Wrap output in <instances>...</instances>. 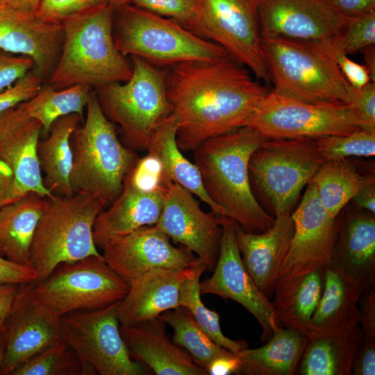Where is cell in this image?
<instances>
[{
    "mask_svg": "<svg viewBox=\"0 0 375 375\" xmlns=\"http://www.w3.org/2000/svg\"><path fill=\"white\" fill-rule=\"evenodd\" d=\"M190 267L152 269L133 281L117 308L120 324H137L178 306L179 292Z\"/></svg>",
    "mask_w": 375,
    "mask_h": 375,
    "instance_id": "cell-25",
    "label": "cell"
},
{
    "mask_svg": "<svg viewBox=\"0 0 375 375\" xmlns=\"http://www.w3.org/2000/svg\"><path fill=\"white\" fill-rule=\"evenodd\" d=\"M374 179L373 176L361 174L344 159L325 161L311 182L328 212L338 217L345 205Z\"/></svg>",
    "mask_w": 375,
    "mask_h": 375,
    "instance_id": "cell-33",
    "label": "cell"
},
{
    "mask_svg": "<svg viewBox=\"0 0 375 375\" xmlns=\"http://www.w3.org/2000/svg\"><path fill=\"white\" fill-rule=\"evenodd\" d=\"M131 63L129 80L94 90L103 112L119 126L128 147L146 150L155 128L172 114L165 71L138 56H131Z\"/></svg>",
    "mask_w": 375,
    "mask_h": 375,
    "instance_id": "cell-8",
    "label": "cell"
},
{
    "mask_svg": "<svg viewBox=\"0 0 375 375\" xmlns=\"http://www.w3.org/2000/svg\"><path fill=\"white\" fill-rule=\"evenodd\" d=\"M374 215L354 212L338 221L332 262L362 288L375 283Z\"/></svg>",
    "mask_w": 375,
    "mask_h": 375,
    "instance_id": "cell-27",
    "label": "cell"
},
{
    "mask_svg": "<svg viewBox=\"0 0 375 375\" xmlns=\"http://www.w3.org/2000/svg\"><path fill=\"white\" fill-rule=\"evenodd\" d=\"M129 285L105 261L102 255L62 262L32 285L35 301L60 318L80 310L100 309L121 301Z\"/></svg>",
    "mask_w": 375,
    "mask_h": 375,
    "instance_id": "cell-9",
    "label": "cell"
},
{
    "mask_svg": "<svg viewBox=\"0 0 375 375\" xmlns=\"http://www.w3.org/2000/svg\"><path fill=\"white\" fill-rule=\"evenodd\" d=\"M314 140L324 161L375 155V131L360 129L346 135L325 136Z\"/></svg>",
    "mask_w": 375,
    "mask_h": 375,
    "instance_id": "cell-39",
    "label": "cell"
},
{
    "mask_svg": "<svg viewBox=\"0 0 375 375\" xmlns=\"http://www.w3.org/2000/svg\"><path fill=\"white\" fill-rule=\"evenodd\" d=\"M166 325L159 316L134 324H120L131 358L156 375H207L185 350L169 338Z\"/></svg>",
    "mask_w": 375,
    "mask_h": 375,
    "instance_id": "cell-23",
    "label": "cell"
},
{
    "mask_svg": "<svg viewBox=\"0 0 375 375\" xmlns=\"http://www.w3.org/2000/svg\"><path fill=\"white\" fill-rule=\"evenodd\" d=\"M324 162L314 139H267L251 154L249 174L276 215L290 212Z\"/></svg>",
    "mask_w": 375,
    "mask_h": 375,
    "instance_id": "cell-11",
    "label": "cell"
},
{
    "mask_svg": "<svg viewBox=\"0 0 375 375\" xmlns=\"http://www.w3.org/2000/svg\"><path fill=\"white\" fill-rule=\"evenodd\" d=\"M240 362L235 355L215 358L208 365L206 372L210 375H228L240 374Z\"/></svg>",
    "mask_w": 375,
    "mask_h": 375,
    "instance_id": "cell-53",
    "label": "cell"
},
{
    "mask_svg": "<svg viewBox=\"0 0 375 375\" xmlns=\"http://www.w3.org/2000/svg\"><path fill=\"white\" fill-rule=\"evenodd\" d=\"M46 201L47 197L28 192L0 208L1 256L31 267V247Z\"/></svg>",
    "mask_w": 375,
    "mask_h": 375,
    "instance_id": "cell-29",
    "label": "cell"
},
{
    "mask_svg": "<svg viewBox=\"0 0 375 375\" xmlns=\"http://www.w3.org/2000/svg\"><path fill=\"white\" fill-rule=\"evenodd\" d=\"M291 216L294 233L281 259L276 281L323 270L332 262L338 238V220L322 205L311 181Z\"/></svg>",
    "mask_w": 375,
    "mask_h": 375,
    "instance_id": "cell-14",
    "label": "cell"
},
{
    "mask_svg": "<svg viewBox=\"0 0 375 375\" xmlns=\"http://www.w3.org/2000/svg\"><path fill=\"white\" fill-rule=\"evenodd\" d=\"M275 216L272 226L261 233L246 231L236 224V240L243 264L265 294L273 289L281 259L294 233L290 212Z\"/></svg>",
    "mask_w": 375,
    "mask_h": 375,
    "instance_id": "cell-26",
    "label": "cell"
},
{
    "mask_svg": "<svg viewBox=\"0 0 375 375\" xmlns=\"http://www.w3.org/2000/svg\"><path fill=\"white\" fill-rule=\"evenodd\" d=\"M133 1V0H108V3L110 4L114 9L131 4Z\"/></svg>",
    "mask_w": 375,
    "mask_h": 375,
    "instance_id": "cell-59",
    "label": "cell"
},
{
    "mask_svg": "<svg viewBox=\"0 0 375 375\" xmlns=\"http://www.w3.org/2000/svg\"><path fill=\"white\" fill-rule=\"evenodd\" d=\"M128 175L134 185L142 190H165L163 187L162 165L153 155L148 153L143 158H140Z\"/></svg>",
    "mask_w": 375,
    "mask_h": 375,
    "instance_id": "cell-46",
    "label": "cell"
},
{
    "mask_svg": "<svg viewBox=\"0 0 375 375\" xmlns=\"http://www.w3.org/2000/svg\"><path fill=\"white\" fill-rule=\"evenodd\" d=\"M359 324L362 335L375 338V292L365 288L358 299Z\"/></svg>",
    "mask_w": 375,
    "mask_h": 375,
    "instance_id": "cell-49",
    "label": "cell"
},
{
    "mask_svg": "<svg viewBox=\"0 0 375 375\" xmlns=\"http://www.w3.org/2000/svg\"><path fill=\"white\" fill-rule=\"evenodd\" d=\"M336 47L349 55L360 53L375 44V10L367 14L348 17L340 34L333 40Z\"/></svg>",
    "mask_w": 375,
    "mask_h": 375,
    "instance_id": "cell-40",
    "label": "cell"
},
{
    "mask_svg": "<svg viewBox=\"0 0 375 375\" xmlns=\"http://www.w3.org/2000/svg\"><path fill=\"white\" fill-rule=\"evenodd\" d=\"M307 338V345L300 360L297 374H351L359 343L328 335Z\"/></svg>",
    "mask_w": 375,
    "mask_h": 375,
    "instance_id": "cell-34",
    "label": "cell"
},
{
    "mask_svg": "<svg viewBox=\"0 0 375 375\" xmlns=\"http://www.w3.org/2000/svg\"><path fill=\"white\" fill-rule=\"evenodd\" d=\"M236 224L228 217L224 222L214 272L200 283V293L215 294L240 303L261 326L262 340H268L279 326V322L272 302L256 286L243 264L236 240Z\"/></svg>",
    "mask_w": 375,
    "mask_h": 375,
    "instance_id": "cell-15",
    "label": "cell"
},
{
    "mask_svg": "<svg viewBox=\"0 0 375 375\" xmlns=\"http://www.w3.org/2000/svg\"><path fill=\"white\" fill-rule=\"evenodd\" d=\"M349 104L353 108L362 128L375 131V83L360 88H349Z\"/></svg>",
    "mask_w": 375,
    "mask_h": 375,
    "instance_id": "cell-45",
    "label": "cell"
},
{
    "mask_svg": "<svg viewBox=\"0 0 375 375\" xmlns=\"http://www.w3.org/2000/svg\"><path fill=\"white\" fill-rule=\"evenodd\" d=\"M19 285H0V333L5 329Z\"/></svg>",
    "mask_w": 375,
    "mask_h": 375,
    "instance_id": "cell-54",
    "label": "cell"
},
{
    "mask_svg": "<svg viewBox=\"0 0 375 375\" xmlns=\"http://www.w3.org/2000/svg\"><path fill=\"white\" fill-rule=\"evenodd\" d=\"M114 39L124 55L138 56L166 68L189 61H209L228 55L219 44L205 40L177 22L128 4L115 9Z\"/></svg>",
    "mask_w": 375,
    "mask_h": 375,
    "instance_id": "cell-6",
    "label": "cell"
},
{
    "mask_svg": "<svg viewBox=\"0 0 375 375\" xmlns=\"http://www.w3.org/2000/svg\"><path fill=\"white\" fill-rule=\"evenodd\" d=\"M351 374H375V338L362 335L353 362Z\"/></svg>",
    "mask_w": 375,
    "mask_h": 375,
    "instance_id": "cell-48",
    "label": "cell"
},
{
    "mask_svg": "<svg viewBox=\"0 0 375 375\" xmlns=\"http://www.w3.org/2000/svg\"><path fill=\"white\" fill-rule=\"evenodd\" d=\"M119 302L103 308L74 311L60 317L62 339L79 358L81 375L151 374L129 355L120 332Z\"/></svg>",
    "mask_w": 375,
    "mask_h": 375,
    "instance_id": "cell-10",
    "label": "cell"
},
{
    "mask_svg": "<svg viewBox=\"0 0 375 375\" xmlns=\"http://www.w3.org/2000/svg\"><path fill=\"white\" fill-rule=\"evenodd\" d=\"M83 121L76 113L60 117L51 126L47 138L39 140L37 153L42 181L51 194L63 197L74 194L69 181L73 161L71 138Z\"/></svg>",
    "mask_w": 375,
    "mask_h": 375,
    "instance_id": "cell-30",
    "label": "cell"
},
{
    "mask_svg": "<svg viewBox=\"0 0 375 375\" xmlns=\"http://www.w3.org/2000/svg\"><path fill=\"white\" fill-rule=\"evenodd\" d=\"M5 346H6V332L4 329L0 333V375H1L2 362L3 359Z\"/></svg>",
    "mask_w": 375,
    "mask_h": 375,
    "instance_id": "cell-58",
    "label": "cell"
},
{
    "mask_svg": "<svg viewBox=\"0 0 375 375\" xmlns=\"http://www.w3.org/2000/svg\"><path fill=\"white\" fill-rule=\"evenodd\" d=\"M272 302L278 322L306 335L324 289L323 270L278 279Z\"/></svg>",
    "mask_w": 375,
    "mask_h": 375,
    "instance_id": "cell-32",
    "label": "cell"
},
{
    "mask_svg": "<svg viewBox=\"0 0 375 375\" xmlns=\"http://www.w3.org/2000/svg\"><path fill=\"white\" fill-rule=\"evenodd\" d=\"M36 278V272L32 267L11 262L0 256V285L33 283Z\"/></svg>",
    "mask_w": 375,
    "mask_h": 375,
    "instance_id": "cell-50",
    "label": "cell"
},
{
    "mask_svg": "<svg viewBox=\"0 0 375 375\" xmlns=\"http://www.w3.org/2000/svg\"><path fill=\"white\" fill-rule=\"evenodd\" d=\"M363 56L365 67L369 74L372 82L375 83V47H368L360 51Z\"/></svg>",
    "mask_w": 375,
    "mask_h": 375,
    "instance_id": "cell-57",
    "label": "cell"
},
{
    "mask_svg": "<svg viewBox=\"0 0 375 375\" xmlns=\"http://www.w3.org/2000/svg\"><path fill=\"white\" fill-rule=\"evenodd\" d=\"M43 81L33 69L10 88L0 92V113L33 98L42 88Z\"/></svg>",
    "mask_w": 375,
    "mask_h": 375,
    "instance_id": "cell-44",
    "label": "cell"
},
{
    "mask_svg": "<svg viewBox=\"0 0 375 375\" xmlns=\"http://www.w3.org/2000/svg\"><path fill=\"white\" fill-rule=\"evenodd\" d=\"M43 0H4L12 7L24 12L35 14Z\"/></svg>",
    "mask_w": 375,
    "mask_h": 375,
    "instance_id": "cell-56",
    "label": "cell"
},
{
    "mask_svg": "<svg viewBox=\"0 0 375 375\" xmlns=\"http://www.w3.org/2000/svg\"><path fill=\"white\" fill-rule=\"evenodd\" d=\"M197 35L220 45L258 81L272 84L262 47V0H197Z\"/></svg>",
    "mask_w": 375,
    "mask_h": 375,
    "instance_id": "cell-13",
    "label": "cell"
},
{
    "mask_svg": "<svg viewBox=\"0 0 375 375\" xmlns=\"http://www.w3.org/2000/svg\"><path fill=\"white\" fill-rule=\"evenodd\" d=\"M259 17L262 38L308 43L333 40L348 19L326 0H262Z\"/></svg>",
    "mask_w": 375,
    "mask_h": 375,
    "instance_id": "cell-18",
    "label": "cell"
},
{
    "mask_svg": "<svg viewBox=\"0 0 375 375\" xmlns=\"http://www.w3.org/2000/svg\"><path fill=\"white\" fill-rule=\"evenodd\" d=\"M272 89L313 103L349 104L351 85L337 65L311 43L283 38H262Z\"/></svg>",
    "mask_w": 375,
    "mask_h": 375,
    "instance_id": "cell-7",
    "label": "cell"
},
{
    "mask_svg": "<svg viewBox=\"0 0 375 375\" xmlns=\"http://www.w3.org/2000/svg\"><path fill=\"white\" fill-rule=\"evenodd\" d=\"M86 118L71 138L73 153L70 184L73 192L100 198L110 205L119 196L126 176L140 159L119 140L115 124L103 112L94 90L86 106Z\"/></svg>",
    "mask_w": 375,
    "mask_h": 375,
    "instance_id": "cell-4",
    "label": "cell"
},
{
    "mask_svg": "<svg viewBox=\"0 0 375 375\" xmlns=\"http://www.w3.org/2000/svg\"><path fill=\"white\" fill-rule=\"evenodd\" d=\"M81 372L79 358L62 340L20 365L12 375H81Z\"/></svg>",
    "mask_w": 375,
    "mask_h": 375,
    "instance_id": "cell-38",
    "label": "cell"
},
{
    "mask_svg": "<svg viewBox=\"0 0 375 375\" xmlns=\"http://www.w3.org/2000/svg\"><path fill=\"white\" fill-rule=\"evenodd\" d=\"M63 38L62 24L45 22L0 0V50L32 58L33 69L43 80L58 61Z\"/></svg>",
    "mask_w": 375,
    "mask_h": 375,
    "instance_id": "cell-20",
    "label": "cell"
},
{
    "mask_svg": "<svg viewBox=\"0 0 375 375\" xmlns=\"http://www.w3.org/2000/svg\"><path fill=\"white\" fill-rule=\"evenodd\" d=\"M226 218L204 212L192 193L172 182L165 190L162 212L155 226L213 271Z\"/></svg>",
    "mask_w": 375,
    "mask_h": 375,
    "instance_id": "cell-16",
    "label": "cell"
},
{
    "mask_svg": "<svg viewBox=\"0 0 375 375\" xmlns=\"http://www.w3.org/2000/svg\"><path fill=\"white\" fill-rule=\"evenodd\" d=\"M165 78L172 114L178 123L176 144L185 152L244 126L271 90L229 55L169 66Z\"/></svg>",
    "mask_w": 375,
    "mask_h": 375,
    "instance_id": "cell-1",
    "label": "cell"
},
{
    "mask_svg": "<svg viewBox=\"0 0 375 375\" xmlns=\"http://www.w3.org/2000/svg\"><path fill=\"white\" fill-rule=\"evenodd\" d=\"M92 88L86 85H74L56 90L50 85H42L31 99L18 104L30 117L38 120L42 133L47 136L51 126L58 118L72 113L83 119Z\"/></svg>",
    "mask_w": 375,
    "mask_h": 375,
    "instance_id": "cell-35",
    "label": "cell"
},
{
    "mask_svg": "<svg viewBox=\"0 0 375 375\" xmlns=\"http://www.w3.org/2000/svg\"><path fill=\"white\" fill-rule=\"evenodd\" d=\"M101 249L106 263L128 285L152 269H185L199 259L185 247L172 244L169 237L155 225L112 239Z\"/></svg>",
    "mask_w": 375,
    "mask_h": 375,
    "instance_id": "cell-17",
    "label": "cell"
},
{
    "mask_svg": "<svg viewBox=\"0 0 375 375\" xmlns=\"http://www.w3.org/2000/svg\"><path fill=\"white\" fill-rule=\"evenodd\" d=\"M174 329L173 341L185 350L193 361L206 372L217 358L234 353L218 345L183 306L168 310L159 316Z\"/></svg>",
    "mask_w": 375,
    "mask_h": 375,
    "instance_id": "cell-36",
    "label": "cell"
},
{
    "mask_svg": "<svg viewBox=\"0 0 375 375\" xmlns=\"http://www.w3.org/2000/svg\"><path fill=\"white\" fill-rule=\"evenodd\" d=\"M307 342V337L299 331L278 326L265 345L246 348L236 354L240 362V374H297Z\"/></svg>",
    "mask_w": 375,
    "mask_h": 375,
    "instance_id": "cell-31",
    "label": "cell"
},
{
    "mask_svg": "<svg viewBox=\"0 0 375 375\" xmlns=\"http://www.w3.org/2000/svg\"><path fill=\"white\" fill-rule=\"evenodd\" d=\"M33 283L18 286L5 327L6 346L1 375H12L20 365L63 340L60 318L35 301Z\"/></svg>",
    "mask_w": 375,
    "mask_h": 375,
    "instance_id": "cell-19",
    "label": "cell"
},
{
    "mask_svg": "<svg viewBox=\"0 0 375 375\" xmlns=\"http://www.w3.org/2000/svg\"><path fill=\"white\" fill-rule=\"evenodd\" d=\"M178 128V123L171 114L155 128L146 149L162 165L164 188L172 182L176 183L205 202L212 212L226 217L223 208L207 194L197 167L188 160L179 149L176 140Z\"/></svg>",
    "mask_w": 375,
    "mask_h": 375,
    "instance_id": "cell-28",
    "label": "cell"
},
{
    "mask_svg": "<svg viewBox=\"0 0 375 375\" xmlns=\"http://www.w3.org/2000/svg\"><path fill=\"white\" fill-rule=\"evenodd\" d=\"M11 168L0 159V208L23 196Z\"/></svg>",
    "mask_w": 375,
    "mask_h": 375,
    "instance_id": "cell-51",
    "label": "cell"
},
{
    "mask_svg": "<svg viewBox=\"0 0 375 375\" xmlns=\"http://www.w3.org/2000/svg\"><path fill=\"white\" fill-rule=\"evenodd\" d=\"M360 208L375 213V180L369 182L353 199Z\"/></svg>",
    "mask_w": 375,
    "mask_h": 375,
    "instance_id": "cell-55",
    "label": "cell"
},
{
    "mask_svg": "<svg viewBox=\"0 0 375 375\" xmlns=\"http://www.w3.org/2000/svg\"><path fill=\"white\" fill-rule=\"evenodd\" d=\"M267 139L242 126L209 138L192 151L208 196L248 232L265 231L274 222L256 199L249 174L251 154Z\"/></svg>",
    "mask_w": 375,
    "mask_h": 375,
    "instance_id": "cell-2",
    "label": "cell"
},
{
    "mask_svg": "<svg viewBox=\"0 0 375 375\" xmlns=\"http://www.w3.org/2000/svg\"><path fill=\"white\" fill-rule=\"evenodd\" d=\"M338 12L354 17L375 10V0H326Z\"/></svg>",
    "mask_w": 375,
    "mask_h": 375,
    "instance_id": "cell-52",
    "label": "cell"
},
{
    "mask_svg": "<svg viewBox=\"0 0 375 375\" xmlns=\"http://www.w3.org/2000/svg\"><path fill=\"white\" fill-rule=\"evenodd\" d=\"M164 193L162 189L138 188L128 174L119 196L94 221L93 238L97 247L101 249L110 240L142 226L156 225L162 212Z\"/></svg>",
    "mask_w": 375,
    "mask_h": 375,
    "instance_id": "cell-24",
    "label": "cell"
},
{
    "mask_svg": "<svg viewBox=\"0 0 375 375\" xmlns=\"http://www.w3.org/2000/svg\"><path fill=\"white\" fill-rule=\"evenodd\" d=\"M206 269V266L200 259L190 266L188 276L181 286L178 306L185 308L195 322L218 345L236 355L247 348V343L225 336L219 325L220 316L215 311L207 308L201 301L200 278Z\"/></svg>",
    "mask_w": 375,
    "mask_h": 375,
    "instance_id": "cell-37",
    "label": "cell"
},
{
    "mask_svg": "<svg viewBox=\"0 0 375 375\" xmlns=\"http://www.w3.org/2000/svg\"><path fill=\"white\" fill-rule=\"evenodd\" d=\"M105 3L108 0H43L35 14L45 22L62 24L75 15Z\"/></svg>",
    "mask_w": 375,
    "mask_h": 375,
    "instance_id": "cell-42",
    "label": "cell"
},
{
    "mask_svg": "<svg viewBox=\"0 0 375 375\" xmlns=\"http://www.w3.org/2000/svg\"><path fill=\"white\" fill-rule=\"evenodd\" d=\"M34 67L32 58L11 56L0 50V92L10 88Z\"/></svg>",
    "mask_w": 375,
    "mask_h": 375,
    "instance_id": "cell-47",
    "label": "cell"
},
{
    "mask_svg": "<svg viewBox=\"0 0 375 375\" xmlns=\"http://www.w3.org/2000/svg\"><path fill=\"white\" fill-rule=\"evenodd\" d=\"M105 206L100 198L84 192L47 197L30 250L35 281L47 277L62 262L101 255L94 241L93 226Z\"/></svg>",
    "mask_w": 375,
    "mask_h": 375,
    "instance_id": "cell-5",
    "label": "cell"
},
{
    "mask_svg": "<svg viewBox=\"0 0 375 375\" xmlns=\"http://www.w3.org/2000/svg\"><path fill=\"white\" fill-rule=\"evenodd\" d=\"M323 275L322 294L306 336L328 335L360 344L358 299L364 288L331 263L323 269Z\"/></svg>",
    "mask_w": 375,
    "mask_h": 375,
    "instance_id": "cell-21",
    "label": "cell"
},
{
    "mask_svg": "<svg viewBox=\"0 0 375 375\" xmlns=\"http://www.w3.org/2000/svg\"><path fill=\"white\" fill-rule=\"evenodd\" d=\"M326 54L338 67L348 83L354 88H360L372 82L365 65H360L340 50L333 40L311 43Z\"/></svg>",
    "mask_w": 375,
    "mask_h": 375,
    "instance_id": "cell-43",
    "label": "cell"
},
{
    "mask_svg": "<svg viewBox=\"0 0 375 375\" xmlns=\"http://www.w3.org/2000/svg\"><path fill=\"white\" fill-rule=\"evenodd\" d=\"M131 4L174 20L197 35L199 23L197 0H133Z\"/></svg>",
    "mask_w": 375,
    "mask_h": 375,
    "instance_id": "cell-41",
    "label": "cell"
},
{
    "mask_svg": "<svg viewBox=\"0 0 375 375\" xmlns=\"http://www.w3.org/2000/svg\"><path fill=\"white\" fill-rule=\"evenodd\" d=\"M114 12L110 4L105 3L62 22V49L47 79L49 85L56 90L79 84L96 89L130 79L132 63L115 42Z\"/></svg>",
    "mask_w": 375,
    "mask_h": 375,
    "instance_id": "cell-3",
    "label": "cell"
},
{
    "mask_svg": "<svg viewBox=\"0 0 375 375\" xmlns=\"http://www.w3.org/2000/svg\"><path fill=\"white\" fill-rule=\"evenodd\" d=\"M244 126L269 139H316L363 129L349 104L313 103L271 90Z\"/></svg>",
    "mask_w": 375,
    "mask_h": 375,
    "instance_id": "cell-12",
    "label": "cell"
},
{
    "mask_svg": "<svg viewBox=\"0 0 375 375\" xmlns=\"http://www.w3.org/2000/svg\"><path fill=\"white\" fill-rule=\"evenodd\" d=\"M42 127L19 106L0 113V159L12 169L24 192L44 197L52 194L45 188L37 148Z\"/></svg>",
    "mask_w": 375,
    "mask_h": 375,
    "instance_id": "cell-22",
    "label": "cell"
}]
</instances>
